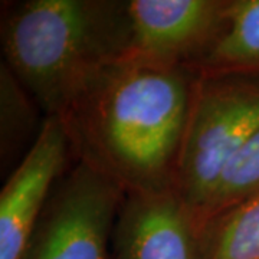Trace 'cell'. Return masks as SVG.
<instances>
[{
	"label": "cell",
	"mask_w": 259,
	"mask_h": 259,
	"mask_svg": "<svg viewBox=\"0 0 259 259\" xmlns=\"http://www.w3.org/2000/svg\"><path fill=\"white\" fill-rule=\"evenodd\" d=\"M197 72L118 59L94 76L64 115L72 158L125 192L175 186Z\"/></svg>",
	"instance_id": "cell-1"
},
{
	"label": "cell",
	"mask_w": 259,
	"mask_h": 259,
	"mask_svg": "<svg viewBox=\"0 0 259 259\" xmlns=\"http://www.w3.org/2000/svg\"><path fill=\"white\" fill-rule=\"evenodd\" d=\"M0 28L3 62L44 115L59 118L125 40L120 0L6 2Z\"/></svg>",
	"instance_id": "cell-2"
},
{
	"label": "cell",
	"mask_w": 259,
	"mask_h": 259,
	"mask_svg": "<svg viewBox=\"0 0 259 259\" xmlns=\"http://www.w3.org/2000/svg\"><path fill=\"white\" fill-rule=\"evenodd\" d=\"M258 130L259 74L197 72L175 189L199 222L223 168Z\"/></svg>",
	"instance_id": "cell-3"
},
{
	"label": "cell",
	"mask_w": 259,
	"mask_h": 259,
	"mask_svg": "<svg viewBox=\"0 0 259 259\" xmlns=\"http://www.w3.org/2000/svg\"><path fill=\"white\" fill-rule=\"evenodd\" d=\"M125 189L72 160L54 187L25 259H111V236Z\"/></svg>",
	"instance_id": "cell-4"
},
{
	"label": "cell",
	"mask_w": 259,
	"mask_h": 259,
	"mask_svg": "<svg viewBox=\"0 0 259 259\" xmlns=\"http://www.w3.org/2000/svg\"><path fill=\"white\" fill-rule=\"evenodd\" d=\"M228 0L122 2L125 40L120 59L193 69L221 32Z\"/></svg>",
	"instance_id": "cell-5"
},
{
	"label": "cell",
	"mask_w": 259,
	"mask_h": 259,
	"mask_svg": "<svg viewBox=\"0 0 259 259\" xmlns=\"http://www.w3.org/2000/svg\"><path fill=\"white\" fill-rule=\"evenodd\" d=\"M72 160L64 121L45 117L35 143L0 192V259H25L40 214Z\"/></svg>",
	"instance_id": "cell-6"
},
{
	"label": "cell",
	"mask_w": 259,
	"mask_h": 259,
	"mask_svg": "<svg viewBox=\"0 0 259 259\" xmlns=\"http://www.w3.org/2000/svg\"><path fill=\"white\" fill-rule=\"evenodd\" d=\"M111 259H204L200 222L175 186L125 192Z\"/></svg>",
	"instance_id": "cell-7"
},
{
	"label": "cell",
	"mask_w": 259,
	"mask_h": 259,
	"mask_svg": "<svg viewBox=\"0 0 259 259\" xmlns=\"http://www.w3.org/2000/svg\"><path fill=\"white\" fill-rule=\"evenodd\" d=\"M193 69L259 74V0H228L222 29Z\"/></svg>",
	"instance_id": "cell-8"
},
{
	"label": "cell",
	"mask_w": 259,
	"mask_h": 259,
	"mask_svg": "<svg viewBox=\"0 0 259 259\" xmlns=\"http://www.w3.org/2000/svg\"><path fill=\"white\" fill-rule=\"evenodd\" d=\"M45 115L5 62L0 65V158L10 173L39 136Z\"/></svg>",
	"instance_id": "cell-9"
},
{
	"label": "cell",
	"mask_w": 259,
	"mask_h": 259,
	"mask_svg": "<svg viewBox=\"0 0 259 259\" xmlns=\"http://www.w3.org/2000/svg\"><path fill=\"white\" fill-rule=\"evenodd\" d=\"M204 259H259V193L207 219Z\"/></svg>",
	"instance_id": "cell-10"
},
{
	"label": "cell",
	"mask_w": 259,
	"mask_h": 259,
	"mask_svg": "<svg viewBox=\"0 0 259 259\" xmlns=\"http://www.w3.org/2000/svg\"><path fill=\"white\" fill-rule=\"evenodd\" d=\"M259 193V130L223 168L210 199L200 214V225Z\"/></svg>",
	"instance_id": "cell-11"
}]
</instances>
